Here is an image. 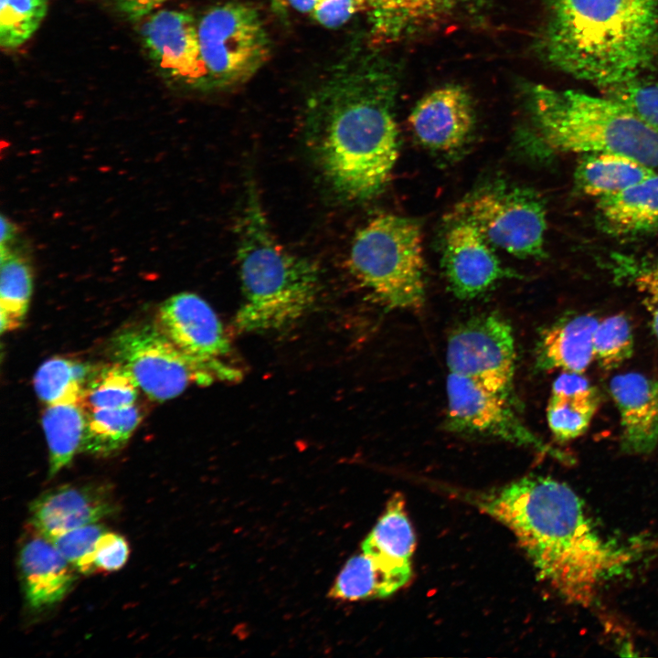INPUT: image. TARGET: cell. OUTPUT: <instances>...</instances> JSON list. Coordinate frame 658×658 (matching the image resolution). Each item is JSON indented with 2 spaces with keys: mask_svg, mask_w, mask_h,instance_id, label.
Segmentation results:
<instances>
[{
  "mask_svg": "<svg viewBox=\"0 0 658 658\" xmlns=\"http://www.w3.org/2000/svg\"><path fill=\"white\" fill-rule=\"evenodd\" d=\"M600 395L583 374L564 372L554 381L547 409L548 427L560 442L583 435L599 407Z\"/></svg>",
  "mask_w": 658,
  "mask_h": 658,
  "instance_id": "obj_21",
  "label": "cell"
},
{
  "mask_svg": "<svg viewBox=\"0 0 658 658\" xmlns=\"http://www.w3.org/2000/svg\"><path fill=\"white\" fill-rule=\"evenodd\" d=\"M355 1H356V2L359 5V6L362 8V7L364 6V5H365V1H366V0H355Z\"/></svg>",
  "mask_w": 658,
  "mask_h": 658,
  "instance_id": "obj_41",
  "label": "cell"
},
{
  "mask_svg": "<svg viewBox=\"0 0 658 658\" xmlns=\"http://www.w3.org/2000/svg\"><path fill=\"white\" fill-rule=\"evenodd\" d=\"M243 301L234 322L240 332L280 330L303 316L319 291V271L277 240L250 184L236 225Z\"/></svg>",
  "mask_w": 658,
  "mask_h": 658,
  "instance_id": "obj_4",
  "label": "cell"
},
{
  "mask_svg": "<svg viewBox=\"0 0 658 658\" xmlns=\"http://www.w3.org/2000/svg\"><path fill=\"white\" fill-rule=\"evenodd\" d=\"M205 86L228 88L249 80L268 59L270 43L257 10L230 2L213 6L197 23Z\"/></svg>",
  "mask_w": 658,
  "mask_h": 658,
  "instance_id": "obj_7",
  "label": "cell"
},
{
  "mask_svg": "<svg viewBox=\"0 0 658 658\" xmlns=\"http://www.w3.org/2000/svg\"><path fill=\"white\" fill-rule=\"evenodd\" d=\"M85 413L86 426L81 451L97 456H109L121 450L143 418L142 409L136 403Z\"/></svg>",
  "mask_w": 658,
  "mask_h": 658,
  "instance_id": "obj_27",
  "label": "cell"
},
{
  "mask_svg": "<svg viewBox=\"0 0 658 658\" xmlns=\"http://www.w3.org/2000/svg\"><path fill=\"white\" fill-rule=\"evenodd\" d=\"M107 530L99 522L60 533L48 539L79 573L90 575L97 572L94 553L98 540Z\"/></svg>",
  "mask_w": 658,
  "mask_h": 658,
  "instance_id": "obj_33",
  "label": "cell"
},
{
  "mask_svg": "<svg viewBox=\"0 0 658 658\" xmlns=\"http://www.w3.org/2000/svg\"><path fill=\"white\" fill-rule=\"evenodd\" d=\"M417 220L383 214L356 234L350 271L386 310H419L425 301V261Z\"/></svg>",
  "mask_w": 658,
  "mask_h": 658,
  "instance_id": "obj_6",
  "label": "cell"
},
{
  "mask_svg": "<svg viewBox=\"0 0 658 658\" xmlns=\"http://www.w3.org/2000/svg\"><path fill=\"white\" fill-rule=\"evenodd\" d=\"M130 548L126 539L120 534L107 530L98 540L94 565L97 571H115L126 563Z\"/></svg>",
  "mask_w": 658,
  "mask_h": 658,
  "instance_id": "obj_35",
  "label": "cell"
},
{
  "mask_svg": "<svg viewBox=\"0 0 658 658\" xmlns=\"http://www.w3.org/2000/svg\"><path fill=\"white\" fill-rule=\"evenodd\" d=\"M446 362L450 373L512 398L515 345L502 316L480 314L456 327L448 338Z\"/></svg>",
  "mask_w": 658,
  "mask_h": 658,
  "instance_id": "obj_11",
  "label": "cell"
},
{
  "mask_svg": "<svg viewBox=\"0 0 658 658\" xmlns=\"http://www.w3.org/2000/svg\"><path fill=\"white\" fill-rule=\"evenodd\" d=\"M598 225L613 237H636L658 229V174L598 198Z\"/></svg>",
  "mask_w": 658,
  "mask_h": 658,
  "instance_id": "obj_19",
  "label": "cell"
},
{
  "mask_svg": "<svg viewBox=\"0 0 658 658\" xmlns=\"http://www.w3.org/2000/svg\"><path fill=\"white\" fill-rule=\"evenodd\" d=\"M110 351L153 400L165 401L191 384L208 386L218 379L208 366L182 352L154 323L121 330L111 338Z\"/></svg>",
  "mask_w": 658,
  "mask_h": 658,
  "instance_id": "obj_9",
  "label": "cell"
},
{
  "mask_svg": "<svg viewBox=\"0 0 658 658\" xmlns=\"http://www.w3.org/2000/svg\"><path fill=\"white\" fill-rule=\"evenodd\" d=\"M610 392L621 420V448L647 454L658 443V380L638 372L613 377Z\"/></svg>",
  "mask_w": 658,
  "mask_h": 658,
  "instance_id": "obj_18",
  "label": "cell"
},
{
  "mask_svg": "<svg viewBox=\"0 0 658 658\" xmlns=\"http://www.w3.org/2000/svg\"><path fill=\"white\" fill-rule=\"evenodd\" d=\"M42 426L48 448V477H54L81 451L86 413L80 401L47 405Z\"/></svg>",
  "mask_w": 658,
  "mask_h": 658,
  "instance_id": "obj_25",
  "label": "cell"
},
{
  "mask_svg": "<svg viewBox=\"0 0 658 658\" xmlns=\"http://www.w3.org/2000/svg\"><path fill=\"white\" fill-rule=\"evenodd\" d=\"M273 2H274V3H275V4L277 5H279L282 4V3H284V1H283V0H273Z\"/></svg>",
  "mask_w": 658,
  "mask_h": 658,
  "instance_id": "obj_43",
  "label": "cell"
},
{
  "mask_svg": "<svg viewBox=\"0 0 658 658\" xmlns=\"http://www.w3.org/2000/svg\"><path fill=\"white\" fill-rule=\"evenodd\" d=\"M611 90L612 99L621 102L658 131V84L635 80Z\"/></svg>",
  "mask_w": 658,
  "mask_h": 658,
  "instance_id": "obj_34",
  "label": "cell"
},
{
  "mask_svg": "<svg viewBox=\"0 0 658 658\" xmlns=\"http://www.w3.org/2000/svg\"><path fill=\"white\" fill-rule=\"evenodd\" d=\"M536 139L550 151L620 154L658 167V131L612 98L544 85L526 89Z\"/></svg>",
  "mask_w": 658,
  "mask_h": 658,
  "instance_id": "obj_5",
  "label": "cell"
},
{
  "mask_svg": "<svg viewBox=\"0 0 658 658\" xmlns=\"http://www.w3.org/2000/svg\"><path fill=\"white\" fill-rule=\"evenodd\" d=\"M542 51L570 76L613 89L632 81L658 41L655 0H547Z\"/></svg>",
  "mask_w": 658,
  "mask_h": 658,
  "instance_id": "obj_3",
  "label": "cell"
},
{
  "mask_svg": "<svg viewBox=\"0 0 658 658\" xmlns=\"http://www.w3.org/2000/svg\"><path fill=\"white\" fill-rule=\"evenodd\" d=\"M459 211L490 244L520 259L544 257L547 209L536 191L492 184L465 198Z\"/></svg>",
  "mask_w": 658,
  "mask_h": 658,
  "instance_id": "obj_8",
  "label": "cell"
},
{
  "mask_svg": "<svg viewBox=\"0 0 658 658\" xmlns=\"http://www.w3.org/2000/svg\"><path fill=\"white\" fill-rule=\"evenodd\" d=\"M0 44L16 48L27 41L39 27L48 0H0Z\"/></svg>",
  "mask_w": 658,
  "mask_h": 658,
  "instance_id": "obj_31",
  "label": "cell"
},
{
  "mask_svg": "<svg viewBox=\"0 0 658 658\" xmlns=\"http://www.w3.org/2000/svg\"><path fill=\"white\" fill-rule=\"evenodd\" d=\"M478 228L461 219L447 233L443 271L451 292L461 300L477 297L497 281L518 277L495 255Z\"/></svg>",
  "mask_w": 658,
  "mask_h": 658,
  "instance_id": "obj_14",
  "label": "cell"
},
{
  "mask_svg": "<svg viewBox=\"0 0 658 658\" xmlns=\"http://www.w3.org/2000/svg\"><path fill=\"white\" fill-rule=\"evenodd\" d=\"M97 367L66 357L48 359L35 374L36 393L46 405L81 401L83 390Z\"/></svg>",
  "mask_w": 658,
  "mask_h": 658,
  "instance_id": "obj_28",
  "label": "cell"
},
{
  "mask_svg": "<svg viewBox=\"0 0 658 658\" xmlns=\"http://www.w3.org/2000/svg\"><path fill=\"white\" fill-rule=\"evenodd\" d=\"M296 10L302 13H312L316 5L322 0H283Z\"/></svg>",
  "mask_w": 658,
  "mask_h": 658,
  "instance_id": "obj_40",
  "label": "cell"
},
{
  "mask_svg": "<svg viewBox=\"0 0 658 658\" xmlns=\"http://www.w3.org/2000/svg\"><path fill=\"white\" fill-rule=\"evenodd\" d=\"M145 49L159 69L169 78L193 85H206L197 22L181 10H159L142 28Z\"/></svg>",
  "mask_w": 658,
  "mask_h": 658,
  "instance_id": "obj_13",
  "label": "cell"
},
{
  "mask_svg": "<svg viewBox=\"0 0 658 658\" xmlns=\"http://www.w3.org/2000/svg\"><path fill=\"white\" fill-rule=\"evenodd\" d=\"M139 386L129 371L117 362L97 367L82 394L85 411L113 409L136 403Z\"/></svg>",
  "mask_w": 658,
  "mask_h": 658,
  "instance_id": "obj_30",
  "label": "cell"
},
{
  "mask_svg": "<svg viewBox=\"0 0 658 658\" xmlns=\"http://www.w3.org/2000/svg\"><path fill=\"white\" fill-rule=\"evenodd\" d=\"M395 80L375 63L346 66L310 101L309 147L338 196L365 201L387 185L399 150Z\"/></svg>",
  "mask_w": 658,
  "mask_h": 658,
  "instance_id": "obj_2",
  "label": "cell"
},
{
  "mask_svg": "<svg viewBox=\"0 0 658 658\" xmlns=\"http://www.w3.org/2000/svg\"><path fill=\"white\" fill-rule=\"evenodd\" d=\"M374 36L394 42L413 36L440 21L455 4L453 0H370Z\"/></svg>",
  "mask_w": 658,
  "mask_h": 658,
  "instance_id": "obj_23",
  "label": "cell"
},
{
  "mask_svg": "<svg viewBox=\"0 0 658 658\" xmlns=\"http://www.w3.org/2000/svg\"><path fill=\"white\" fill-rule=\"evenodd\" d=\"M33 281L28 264L1 248L0 322L1 332L21 325L27 313Z\"/></svg>",
  "mask_w": 658,
  "mask_h": 658,
  "instance_id": "obj_29",
  "label": "cell"
},
{
  "mask_svg": "<svg viewBox=\"0 0 658 658\" xmlns=\"http://www.w3.org/2000/svg\"><path fill=\"white\" fill-rule=\"evenodd\" d=\"M654 174L653 168L624 154H589L579 160L574 182L579 192L600 198L621 192Z\"/></svg>",
  "mask_w": 658,
  "mask_h": 658,
  "instance_id": "obj_24",
  "label": "cell"
},
{
  "mask_svg": "<svg viewBox=\"0 0 658 658\" xmlns=\"http://www.w3.org/2000/svg\"><path fill=\"white\" fill-rule=\"evenodd\" d=\"M596 317L581 314L545 329L536 348V365L543 370L561 369L583 374L592 359Z\"/></svg>",
  "mask_w": 658,
  "mask_h": 658,
  "instance_id": "obj_20",
  "label": "cell"
},
{
  "mask_svg": "<svg viewBox=\"0 0 658 658\" xmlns=\"http://www.w3.org/2000/svg\"><path fill=\"white\" fill-rule=\"evenodd\" d=\"M406 584L399 577L362 552L346 561L328 596L349 601L384 599Z\"/></svg>",
  "mask_w": 658,
  "mask_h": 658,
  "instance_id": "obj_26",
  "label": "cell"
},
{
  "mask_svg": "<svg viewBox=\"0 0 658 658\" xmlns=\"http://www.w3.org/2000/svg\"><path fill=\"white\" fill-rule=\"evenodd\" d=\"M634 283L651 316L653 331L658 339V261L640 271L634 278Z\"/></svg>",
  "mask_w": 658,
  "mask_h": 658,
  "instance_id": "obj_36",
  "label": "cell"
},
{
  "mask_svg": "<svg viewBox=\"0 0 658 658\" xmlns=\"http://www.w3.org/2000/svg\"><path fill=\"white\" fill-rule=\"evenodd\" d=\"M30 529L18 550V570L27 605L34 610H44L67 596L78 571L48 537Z\"/></svg>",
  "mask_w": 658,
  "mask_h": 658,
  "instance_id": "obj_17",
  "label": "cell"
},
{
  "mask_svg": "<svg viewBox=\"0 0 658 658\" xmlns=\"http://www.w3.org/2000/svg\"><path fill=\"white\" fill-rule=\"evenodd\" d=\"M475 0H453L454 3L460 2V3H470L474 2Z\"/></svg>",
  "mask_w": 658,
  "mask_h": 658,
  "instance_id": "obj_42",
  "label": "cell"
},
{
  "mask_svg": "<svg viewBox=\"0 0 658 658\" xmlns=\"http://www.w3.org/2000/svg\"><path fill=\"white\" fill-rule=\"evenodd\" d=\"M168 0H117L119 10L128 18L137 20L153 12Z\"/></svg>",
  "mask_w": 658,
  "mask_h": 658,
  "instance_id": "obj_38",
  "label": "cell"
},
{
  "mask_svg": "<svg viewBox=\"0 0 658 658\" xmlns=\"http://www.w3.org/2000/svg\"><path fill=\"white\" fill-rule=\"evenodd\" d=\"M633 345L631 327L625 315H612L598 324L593 335V354L601 368L619 367L632 356Z\"/></svg>",
  "mask_w": 658,
  "mask_h": 658,
  "instance_id": "obj_32",
  "label": "cell"
},
{
  "mask_svg": "<svg viewBox=\"0 0 658 658\" xmlns=\"http://www.w3.org/2000/svg\"><path fill=\"white\" fill-rule=\"evenodd\" d=\"M481 512L511 531L538 577L571 604L589 606L632 554L605 539L567 483L531 474L466 495Z\"/></svg>",
  "mask_w": 658,
  "mask_h": 658,
  "instance_id": "obj_1",
  "label": "cell"
},
{
  "mask_svg": "<svg viewBox=\"0 0 658 658\" xmlns=\"http://www.w3.org/2000/svg\"><path fill=\"white\" fill-rule=\"evenodd\" d=\"M445 429L451 432L488 437L532 449L563 462L571 457L547 445L520 419L511 398L492 392L476 382L450 373Z\"/></svg>",
  "mask_w": 658,
  "mask_h": 658,
  "instance_id": "obj_10",
  "label": "cell"
},
{
  "mask_svg": "<svg viewBox=\"0 0 658 658\" xmlns=\"http://www.w3.org/2000/svg\"><path fill=\"white\" fill-rule=\"evenodd\" d=\"M116 511L110 488L101 483L63 484L37 496L29 506L30 526L49 538L99 523Z\"/></svg>",
  "mask_w": 658,
  "mask_h": 658,
  "instance_id": "obj_15",
  "label": "cell"
},
{
  "mask_svg": "<svg viewBox=\"0 0 658 658\" xmlns=\"http://www.w3.org/2000/svg\"><path fill=\"white\" fill-rule=\"evenodd\" d=\"M418 141L427 148L451 152L470 138L475 122L467 91L457 85L436 89L421 98L409 117Z\"/></svg>",
  "mask_w": 658,
  "mask_h": 658,
  "instance_id": "obj_16",
  "label": "cell"
},
{
  "mask_svg": "<svg viewBox=\"0 0 658 658\" xmlns=\"http://www.w3.org/2000/svg\"><path fill=\"white\" fill-rule=\"evenodd\" d=\"M416 538L400 494H395L361 544L362 552L377 563L409 580Z\"/></svg>",
  "mask_w": 658,
  "mask_h": 658,
  "instance_id": "obj_22",
  "label": "cell"
},
{
  "mask_svg": "<svg viewBox=\"0 0 658 658\" xmlns=\"http://www.w3.org/2000/svg\"><path fill=\"white\" fill-rule=\"evenodd\" d=\"M157 328L182 352L208 366L218 379L235 381L241 372L223 362L230 345L211 306L193 292H180L165 300L155 315Z\"/></svg>",
  "mask_w": 658,
  "mask_h": 658,
  "instance_id": "obj_12",
  "label": "cell"
},
{
  "mask_svg": "<svg viewBox=\"0 0 658 658\" xmlns=\"http://www.w3.org/2000/svg\"><path fill=\"white\" fill-rule=\"evenodd\" d=\"M360 8L355 0H322L311 15L324 27L336 28L347 22Z\"/></svg>",
  "mask_w": 658,
  "mask_h": 658,
  "instance_id": "obj_37",
  "label": "cell"
},
{
  "mask_svg": "<svg viewBox=\"0 0 658 658\" xmlns=\"http://www.w3.org/2000/svg\"><path fill=\"white\" fill-rule=\"evenodd\" d=\"M15 237L14 225L5 217H1V247H6Z\"/></svg>",
  "mask_w": 658,
  "mask_h": 658,
  "instance_id": "obj_39",
  "label": "cell"
}]
</instances>
